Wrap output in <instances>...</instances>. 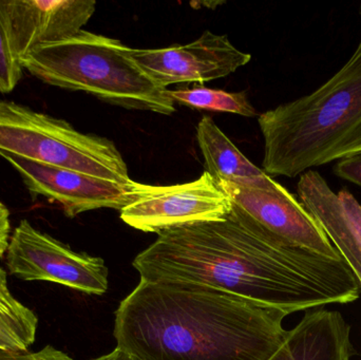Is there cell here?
Returning <instances> with one entry per match:
<instances>
[{
	"label": "cell",
	"instance_id": "7402d4cb",
	"mask_svg": "<svg viewBox=\"0 0 361 360\" xmlns=\"http://www.w3.org/2000/svg\"><path fill=\"white\" fill-rule=\"evenodd\" d=\"M360 16H361V4L360 6Z\"/></svg>",
	"mask_w": 361,
	"mask_h": 360
},
{
	"label": "cell",
	"instance_id": "277c9868",
	"mask_svg": "<svg viewBox=\"0 0 361 360\" xmlns=\"http://www.w3.org/2000/svg\"><path fill=\"white\" fill-rule=\"evenodd\" d=\"M130 51L120 40L82 30L36 49L21 66L50 86L84 91L125 109L171 116L176 106L167 95L169 89L154 84L133 61Z\"/></svg>",
	"mask_w": 361,
	"mask_h": 360
},
{
	"label": "cell",
	"instance_id": "44dd1931",
	"mask_svg": "<svg viewBox=\"0 0 361 360\" xmlns=\"http://www.w3.org/2000/svg\"><path fill=\"white\" fill-rule=\"evenodd\" d=\"M93 360H142L139 357L133 355V353L124 350V349L118 348L116 347L112 352L109 354L104 355V356L99 357Z\"/></svg>",
	"mask_w": 361,
	"mask_h": 360
},
{
	"label": "cell",
	"instance_id": "4fadbf2b",
	"mask_svg": "<svg viewBox=\"0 0 361 360\" xmlns=\"http://www.w3.org/2000/svg\"><path fill=\"white\" fill-rule=\"evenodd\" d=\"M351 327L337 311H307L269 360H350Z\"/></svg>",
	"mask_w": 361,
	"mask_h": 360
},
{
	"label": "cell",
	"instance_id": "2e32d148",
	"mask_svg": "<svg viewBox=\"0 0 361 360\" xmlns=\"http://www.w3.org/2000/svg\"><path fill=\"white\" fill-rule=\"evenodd\" d=\"M167 95L173 103L195 109L227 112L247 118L259 116L254 106L248 101L245 92H227L197 86L167 90Z\"/></svg>",
	"mask_w": 361,
	"mask_h": 360
},
{
	"label": "cell",
	"instance_id": "3957f363",
	"mask_svg": "<svg viewBox=\"0 0 361 360\" xmlns=\"http://www.w3.org/2000/svg\"><path fill=\"white\" fill-rule=\"evenodd\" d=\"M263 171L293 178L361 154V38L347 63L310 94L258 116Z\"/></svg>",
	"mask_w": 361,
	"mask_h": 360
},
{
	"label": "cell",
	"instance_id": "ba28073f",
	"mask_svg": "<svg viewBox=\"0 0 361 360\" xmlns=\"http://www.w3.org/2000/svg\"><path fill=\"white\" fill-rule=\"evenodd\" d=\"M131 57L161 88L180 82L225 77L247 65L250 54L235 48L226 35L205 31L195 42L161 49H131Z\"/></svg>",
	"mask_w": 361,
	"mask_h": 360
},
{
	"label": "cell",
	"instance_id": "e0dca14e",
	"mask_svg": "<svg viewBox=\"0 0 361 360\" xmlns=\"http://www.w3.org/2000/svg\"><path fill=\"white\" fill-rule=\"evenodd\" d=\"M23 75V66L13 54L0 25V93L12 92Z\"/></svg>",
	"mask_w": 361,
	"mask_h": 360
},
{
	"label": "cell",
	"instance_id": "7a4b0ae2",
	"mask_svg": "<svg viewBox=\"0 0 361 360\" xmlns=\"http://www.w3.org/2000/svg\"><path fill=\"white\" fill-rule=\"evenodd\" d=\"M286 317L214 287L141 280L118 306L114 334L142 360H269Z\"/></svg>",
	"mask_w": 361,
	"mask_h": 360
},
{
	"label": "cell",
	"instance_id": "5bb4252c",
	"mask_svg": "<svg viewBox=\"0 0 361 360\" xmlns=\"http://www.w3.org/2000/svg\"><path fill=\"white\" fill-rule=\"evenodd\" d=\"M197 141L205 171L214 181L233 182L271 192L286 188L252 164L209 116H204L197 124Z\"/></svg>",
	"mask_w": 361,
	"mask_h": 360
},
{
	"label": "cell",
	"instance_id": "52a82bcc",
	"mask_svg": "<svg viewBox=\"0 0 361 360\" xmlns=\"http://www.w3.org/2000/svg\"><path fill=\"white\" fill-rule=\"evenodd\" d=\"M233 204L219 184L204 171L192 182L154 186L135 182V199L121 211V219L144 232H161L180 226L218 221Z\"/></svg>",
	"mask_w": 361,
	"mask_h": 360
},
{
	"label": "cell",
	"instance_id": "30bf717a",
	"mask_svg": "<svg viewBox=\"0 0 361 360\" xmlns=\"http://www.w3.org/2000/svg\"><path fill=\"white\" fill-rule=\"evenodd\" d=\"M95 6L94 0H0V25L21 63L36 49L82 31Z\"/></svg>",
	"mask_w": 361,
	"mask_h": 360
},
{
	"label": "cell",
	"instance_id": "d6986e66",
	"mask_svg": "<svg viewBox=\"0 0 361 360\" xmlns=\"http://www.w3.org/2000/svg\"><path fill=\"white\" fill-rule=\"evenodd\" d=\"M0 360H74L63 351L52 346L44 347L37 352L15 353V354H0Z\"/></svg>",
	"mask_w": 361,
	"mask_h": 360
},
{
	"label": "cell",
	"instance_id": "ac0fdd59",
	"mask_svg": "<svg viewBox=\"0 0 361 360\" xmlns=\"http://www.w3.org/2000/svg\"><path fill=\"white\" fill-rule=\"evenodd\" d=\"M333 173L339 179L361 187V154L336 162L333 167Z\"/></svg>",
	"mask_w": 361,
	"mask_h": 360
},
{
	"label": "cell",
	"instance_id": "5b68a950",
	"mask_svg": "<svg viewBox=\"0 0 361 360\" xmlns=\"http://www.w3.org/2000/svg\"><path fill=\"white\" fill-rule=\"evenodd\" d=\"M1 152L123 185L133 182L114 142L80 132L66 120L16 101L0 99Z\"/></svg>",
	"mask_w": 361,
	"mask_h": 360
},
{
	"label": "cell",
	"instance_id": "8992f818",
	"mask_svg": "<svg viewBox=\"0 0 361 360\" xmlns=\"http://www.w3.org/2000/svg\"><path fill=\"white\" fill-rule=\"evenodd\" d=\"M6 266L25 281L59 283L90 295L108 290V268L102 258L72 251L27 220H21L10 237Z\"/></svg>",
	"mask_w": 361,
	"mask_h": 360
},
{
	"label": "cell",
	"instance_id": "9a60e30c",
	"mask_svg": "<svg viewBox=\"0 0 361 360\" xmlns=\"http://www.w3.org/2000/svg\"><path fill=\"white\" fill-rule=\"evenodd\" d=\"M37 325L35 313L12 295L8 274L0 268V354L27 352Z\"/></svg>",
	"mask_w": 361,
	"mask_h": 360
},
{
	"label": "cell",
	"instance_id": "ffe728a7",
	"mask_svg": "<svg viewBox=\"0 0 361 360\" xmlns=\"http://www.w3.org/2000/svg\"><path fill=\"white\" fill-rule=\"evenodd\" d=\"M11 221L8 207L0 201V257L6 253L10 242Z\"/></svg>",
	"mask_w": 361,
	"mask_h": 360
},
{
	"label": "cell",
	"instance_id": "9c48e42d",
	"mask_svg": "<svg viewBox=\"0 0 361 360\" xmlns=\"http://www.w3.org/2000/svg\"><path fill=\"white\" fill-rule=\"evenodd\" d=\"M0 156L19 173L32 198L42 197L57 203L67 217L101 209L122 211L135 199V181L129 185L76 171L47 166L15 154Z\"/></svg>",
	"mask_w": 361,
	"mask_h": 360
},
{
	"label": "cell",
	"instance_id": "6da1fadb",
	"mask_svg": "<svg viewBox=\"0 0 361 360\" xmlns=\"http://www.w3.org/2000/svg\"><path fill=\"white\" fill-rule=\"evenodd\" d=\"M133 266L147 283L205 285L286 316L352 304L361 292L343 259L279 238L235 205L224 219L161 232Z\"/></svg>",
	"mask_w": 361,
	"mask_h": 360
},
{
	"label": "cell",
	"instance_id": "8fae6325",
	"mask_svg": "<svg viewBox=\"0 0 361 360\" xmlns=\"http://www.w3.org/2000/svg\"><path fill=\"white\" fill-rule=\"evenodd\" d=\"M216 183L231 204L271 234L319 255L343 259L322 226L286 188L271 192L233 182Z\"/></svg>",
	"mask_w": 361,
	"mask_h": 360
},
{
	"label": "cell",
	"instance_id": "603a6c76",
	"mask_svg": "<svg viewBox=\"0 0 361 360\" xmlns=\"http://www.w3.org/2000/svg\"><path fill=\"white\" fill-rule=\"evenodd\" d=\"M360 287H361V279H360Z\"/></svg>",
	"mask_w": 361,
	"mask_h": 360
},
{
	"label": "cell",
	"instance_id": "7c38bea8",
	"mask_svg": "<svg viewBox=\"0 0 361 360\" xmlns=\"http://www.w3.org/2000/svg\"><path fill=\"white\" fill-rule=\"evenodd\" d=\"M297 194L360 281L361 204L357 199L347 187L335 192L322 175L313 169L299 178Z\"/></svg>",
	"mask_w": 361,
	"mask_h": 360
}]
</instances>
